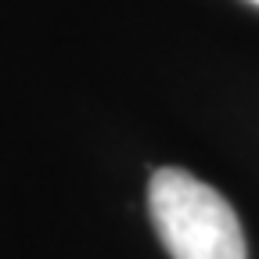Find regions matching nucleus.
I'll list each match as a JSON object with an SVG mask.
<instances>
[{"label": "nucleus", "instance_id": "f257e3e1", "mask_svg": "<svg viewBox=\"0 0 259 259\" xmlns=\"http://www.w3.org/2000/svg\"><path fill=\"white\" fill-rule=\"evenodd\" d=\"M148 212L173 259H248L231 202L187 169L169 166L151 173Z\"/></svg>", "mask_w": 259, "mask_h": 259}, {"label": "nucleus", "instance_id": "f03ea898", "mask_svg": "<svg viewBox=\"0 0 259 259\" xmlns=\"http://www.w3.org/2000/svg\"><path fill=\"white\" fill-rule=\"evenodd\" d=\"M248 4H255V8H259V0H248Z\"/></svg>", "mask_w": 259, "mask_h": 259}]
</instances>
